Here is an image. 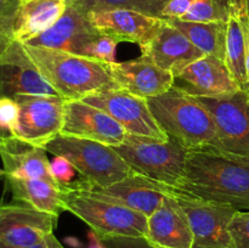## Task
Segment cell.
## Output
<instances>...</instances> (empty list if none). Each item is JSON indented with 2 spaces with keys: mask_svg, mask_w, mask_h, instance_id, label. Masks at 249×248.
I'll use <instances>...</instances> for the list:
<instances>
[{
  "mask_svg": "<svg viewBox=\"0 0 249 248\" xmlns=\"http://www.w3.org/2000/svg\"><path fill=\"white\" fill-rule=\"evenodd\" d=\"M68 1V4H70V2H73V1H75V0H67Z\"/></svg>",
  "mask_w": 249,
  "mask_h": 248,
  "instance_id": "b9f144b4",
  "label": "cell"
},
{
  "mask_svg": "<svg viewBox=\"0 0 249 248\" xmlns=\"http://www.w3.org/2000/svg\"><path fill=\"white\" fill-rule=\"evenodd\" d=\"M170 0H75L70 2L83 11L84 14L90 11L109 9H128L152 17H160L163 9Z\"/></svg>",
  "mask_w": 249,
  "mask_h": 248,
  "instance_id": "484cf974",
  "label": "cell"
},
{
  "mask_svg": "<svg viewBox=\"0 0 249 248\" xmlns=\"http://www.w3.org/2000/svg\"><path fill=\"white\" fill-rule=\"evenodd\" d=\"M246 9L247 7L243 6L231 14L226 29L225 63L241 89H249L247 72H246L245 33L241 21V14Z\"/></svg>",
  "mask_w": 249,
  "mask_h": 248,
  "instance_id": "d4e9b609",
  "label": "cell"
},
{
  "mask_svg": "<svg viewBox=\"0 0 249 248\" xmlns=\"http://www.w3.org/2000/svg\"><path fill=\"white\" fill-rule=\"evenodd\" d=\"M233 248H249V212L237 211L229 224Z\"/></svg>",
  "mask_w": 249,
  "mask_h": 248,
  "instance_id": "f546056e",
  "label": "cell"
},
{
  "mask_svg": "<svg viewBox=\"0 0 249 248\" xmlns=\"http://www.w3.org/2000/svg\"><path fill=\"white\" fill-rule=\"evenodd\" d=\"M174 189L249 211V162L219 151H189L184 175Z\"/></svg>",
  "mask_w": 249,
  "mask_h": 248,
  "instance_id": "6da1fadb",
  "label": "cell"
},
{
  "mask_svg": "<svg viewBox=\"0 0 249 248\" xmlns=\"http://www.w3.org/2000/svg\"><path fill=\"white\" fill-rule=\"evenodd\" d=\"M108 248H157L146 237H101Z\"/></svg>",
  "mask_w": 249,
  "mask_h": 248,
  "instance_id": "1f68e13d",
  "label": "cell"
},
{
  "mask_svg": "<svg viewBox=\"0 0 249 248\" xmlns=\"http://www.w3.org/2000/svg\"><path fill=\"white\" fill-rule=\"evenodd\" d=\"M77 170L67 158L62 156H55L50 162V174L56 184L62 189H67L74 181V175Z\"/></svg>",
  "mask_w": 249,
  "mask_h": 248,
  "instance_id": "4dcf8cb0",
  "label": "cell"
},
{
  "mask_svg": "<svg viewBox=\"0 0 249 248\" xmlns=\"http://www.w3.org/2000/svg\"><path fill=\"white\" fill-rule=\"evenodd\" d=\"M44 148L53 156L67 158L80 179L92 186H109L135 173L112 146L96 141L60 134Z\"/></svg>",
  "mask_w": 249,
  "mask_h": 248,
  "instance_id": "277c9868",
  "label": "cell"
},
{
  "mask_svg": "<svg viewBox=\"0 0 249 248\" xmlns=\"http://www.w3.org/2000/svg\"><path fill=\"white\" fill-rule=\"evenodd\" d=\"M46 246H48V248H65L57 240V237L53 235V232L46 237Z\"/></svg>",
  "mask_w": 249,
  "mask_h": 248,
  "instance_id": "74e56055",
  "label": "cell"
},
{
  "mask_svg": "<svg viewBox=\"0 0 249 248\" xmlns=\"http://www.w3.org/2000/svg\"><path fill=\"white\" fill-rule=\"evenodd\" d=\"M57 95L31 61L23 44L15 40L0 56V97Z\"/></svg>",
  "mask_w": 249,
  "mask_h": 248,
  "instance_id": "2e32d148",
  "label": "cell"
},
{
  "mask_svg": "<svg viewBox=\"0 0 249 248\" xmlns=\"http://www.w3.org/2000/svg\"><path fill=\"white\" fill-rule=\"evenodd\" d=\"M66 211L90 226L100 237H146L148 218L140 212L65 189Z\"/></svg>",
  "mask_w": 249,
  "mask_h": 248,
  "instance_id": "8992f818",
  "label": "cell"
},
{
  "mask_svg": "<svg viewBox=\"0 0 249 248\" xmlns=\"http://www.w3.org/2000/svg\"><path fill=\"white\" fill-rule=\"evenodd\" d=\"M19 107L15 99L0 97V136L14 138L18 122Z\"/></svg>",
  "mask_w": 249,
  "mask_h": 248,
  "instance_id": "f1b7e54d",
  "label": "cell"
},
{
  "mask_svg": "<svg viewBox=\"0 0 249 248\" xmlns=\"http://www.w3.org/2000/svg\"><path fill=\"white\" fill-rule=\"evenodd\" d=\"M46 153L43 147L32 146L16 138H5L0 145V158L2 162L0 177L45 179L55 182L50 174V160Z\"/></svg>",
  "mask_w": 249,
  "mask_h": 248,
  "instance_id": "44dd1931",
  "label": "cell"
},
{
  "mask_svg": "<svg viewBox=\"0 0 249 248\" xmlns=\"http://www.w3.org/2000/svg\"><path fill=\"white\" fill-rule=\"evenodd\" d=\"M211 112L225 155L249 162V89L220 97H197Z\"/></svg>",
  "mask_w": 249,
  "mask_h": 248,
  "instance_id": "ba28073f",
  "label": "cell"
},
{
  "mask_svg": "<svg viewBox=\"0 0 249 248\" xmlns=\"http://www.w3.org/2000/svg\"><path fill=\"white\" fill-rule=\"evenodd\" d=\"M14 17L0 19V56L9 49L15 41L14 38Z\"/></svg>",
  "mask_w": 249,
  "mask_h": 248,
  "instance_id": "836d02e7",
  "label": "cell"
},
{
  "mask_svg": "<svg viewBox=\"0 0 249 248\" xmlns=\"http://www.w3.org/2000/svg\"><path fill=\"white\" fill-rule=\"evenodd\" d=\"M2 140H4V139H2L1 136H0V145H1V143H2Z\"/></svg>",
  "mask_w": 249,
  "mask_h": 248,
  "instance_id": "60d3db41",
  "label": "cell"
},
{
  "mask_svg": "<svg viewBox=\"0 0 249 248\" xmlns=\"http://www.w3.org/2000/svg\"><path fill=\"white\" fill-rule=\"evenodd\" d=\"M61 135L96 141L114 147L125 141L128 131L97 107L84 101H66Z\"/></svg>",
  "mask_w": 249,
  "mask_h": 248,
  "instance_id": "4fadbf2b",
  "label": "cell"
},
{
  "mask_svg": "<svg viewBox=\"0 0 249 248\" xmlns=\"http://www.w3.org/2000/svg\"><path fill=\"white\" fill-rule=\"evenodd\" d=\"M57 220L58 215L19 202L0 204V247L28 248L39 245L53 232Z\"/></svg>",
  "mask_w": 249,
  "mask_h": 248,
  "instance_id": "7c38bea8",
  "label": "cell"
},
{
  "mask_svg": "<svg viewBox=\"0 0 249 248\" xmlns=\"http://www.w3.org/2000/svg\"><path fill=\"white\" fill-rule=\"evenodd\" d=\"M82 101L106 112L118 122L128 134L160 141L169 140L153 117L147 99L117 88L92 94Z\"/></svg>",
  "mask_w": 249,
  "mask_h": 248,
  "instance_id": "30bf717a",
  "label": "cell"
},
{
  "mask_svg": "<svg viewBox=\"0 0 249 248\" xmlns=\"http://www.w3.org/2000/svg\"><path fill=\"white\" fill-rule=\"evenodd\" d=\"M99 35L100 33L90 23L87 14L68 4L65 14L53 27L26 44L31 46L58 49L84 56L89 44Z\"/></svg>",
  "mask_w": 249,
  "mask_h": 248,
  "instance_id": "d6986e66",
  "label": "cell"
},
{
  "mask_svg": "<svg viewBox=\"0 0 249 248\" xmlns=\"http://www.w3.org/2000/svg\"><path fill=\"white\" fill-rule=\"evenodd\" d=\"M113 148L134 172L172 187L181 180L189 153L173 139L160 141L133 134H128L125 141Z\"/></svg>",
  "mask_w": 249,
  "mask_h": 248,
  "instance_id": "5b68a950",
  "label": "cell"
},
{
  "mask_svg": "<svg viewBox=\"0 0 249 248\" xmlns=\"http://www.w3.org/2000/svg\"><path fill=\"white\" fill-rule=\"evenodd\" d=\"M0 248H5V247H0ZM28 248H48V246H46V238H45V241H44V242L39 243V245L33 246V247H28Z\"/></svg>",
  "mask_w": 249,
  "mask_h": 248,
  "instance_id": "f35d334b",
  "label": "cell"
},
{
  "mask_svg": "<svg viewBox=\"0 0 249 248\" xmlns=\"http://www.w3.org/2000/svg\"><path fill=\"white\" fill-rule=\"evenodd\" d=\"M19 107L14 138L36 147H45L60 135L66 101L58 95H21L15 99Z\"/></svg>",
  "mask_w": 249,
  "mask_h": 248,
  "instance_id": "9c48e42d",
  "label": "cell"
},
{
  "mask_svg": "<svg viewBox=\"0 0 249 248\" xmlns=\"http://www.w3.org/2000/svg\"><path fill=\"white\" fill-rule=\"evenodd\" d=\"M187 36L206 55L225 61L228 22H190L180 18L167 19Z\"/></svg>",
  "mask_w": 249,
  "mask_h": 248,
  "instance_id": "cb8c5ba5",
  "label": "cell"
},
{
  "mask_svg": "<svg viewBox=\"0 0 249 248\" xmlns=\"http://www.w3.org/2000/svg\"><path fill=\"white\" fill-rule=\"evenodd\" d=\"M67 7V0H19L14 19L15 40L28 43L53 27Z\"/></svg>",
  "mask_w": 249,
  "mask_h": 248,
  "instance_id": "7402d4cb",
  "label": "cell"
},
{
  "mask_svg": "<svg viewBox=\"0 0 249 248\" xmlns=\"http://www.w3.org/2000/svg\"><path fill=\"white\" fill-rule=\"evenodd\" d=\"M88 248H108V247L105 245L102 238L100 237L94 230L90 229V231L88 232Z\"/></svg>",
  "mask_w": 249,
  "mask_h": 248,
  "instance_id": "8d00e7d4",
  "label": "cell"
},
{
  "mask_svg": "<svg viewBox=\"0 0 249 248\" xmlns=\"http://www.w3.org/2000/svg\"><path fill=\"white\" fill-rule=\"evenodd\" d=\"M173 87L196 97H220L241 89L225 61L204 55L174 77Z\"/></svg>",
  "mask_w": 249,
  "mask_h": 248,
  "instance_id": "9a60e30c",
  "label": "cell"
},
{
  "mask_svg": "<svg viewBox=\"0 0 249 248\" xmlns=\"http://www.w3.org/2000/svg\"><path fill=\"white\" fill-rule=\"evenodd\" d=\"M14 201L44 213L58 215L66 212L65 189L45 179H18L2 177Z\"/></svg>",
  "mask_w": 249,
  "mask_h": 248,
  "instance_id": "603a6c76",
  "label": "cell"
},
{
  "mask_svg": "<svg viewBox=\"0 0 249 248\" xmlns=\"http://www.w3.org/2000/svg\"><path fill=\"white\" fill-rule=\"evenodd\" d=\"M33 65L65 101H82L105 90L119 88L104 63L58 49L23 44Z\"/></svg>",
  "mask_w": 249,
  "mask_h": 248,
  "instance_id": "7a4b0ae2",
  "label": "cell"
},
{
  "mask_svg": "<svg viewBox=\"0 0 249 248\" xmlns=\"http://www.w3.org/2000/svg\"><path fill=\"white\" fill-rule=\"evenodd\" d=\"M118 41L109 36L100 34L89 44L84 53V57L99 61L102 63L116 62V51Z\"/></svg>",
  "mask_w": 249,
  "mask_h": 248,
  "instance_id": "83f0119b",
  "label": "cell"
},
{
  "mask_svg": "<svg viewBox=\"0 0 249 248\" xmlns=\"http://www.w3.org/2000/svg\"><path fill=\"white\" fill-rule=\"evenodd\" d=\"M157 248H160V247H157Z\"/></svg>",
  "mask_w": 249,
  "mask_h": 248,
  "instance_id": "7bdbcfd3",
  "label": "cell"
},
{
  "mask_svg": "<svg viewBox=\"0 0 249 248\" xmlns=\"http://www.w3.org/2000/svg\"><path fill=\"white\" fill-rule=\"evenodd\" d=\"M146 238L156 247L192 248L194 236L189 219L172 195L167 194L160 208L148 216Z\"/></svg>",
  "mask_w": 249,
  "mask_h": 248,
  "instance_id": "ffe728a7",
  "label": "cell"
},
{
  "mask_svg": "<svg viewBox=\"0 0 249 248\" xmlns=\"http://www.w3.org/2000/svg\"><path fill=\"white\" fill-rule=\"evenodd\" d=\"M19 0H0V19L14 17Z\"/></svg>",
  "mask_w": 249,
  "mask_h": 248,
  "instance_id": "d590c367",
  "label": "cell"
},
{
  "mask_svg": "<svg viewBox=\"0 0 249 248\" xmlns=\"http://www.w3.org/2000/svg\"><path fill=\"white\" fill-rule=\"evenodd\" d=\"M246 7H247V12L249 15V0H246Z\"/></svg>",
  "mask_w": 249,
  "mask_h": 248,
  "instance_id": "ab89813d",
  "label": "cell"
},
{
  "mask_svg": "<svg viewBox=\"0 0 249 248\" xmlns=\"http://www.w3.org/2000/svg\"><path fill=\"white\" fill-rule=\"evenodd\" d=\"M196 0H170L163 9L160 17L164 19L182 18Z\"/></svg>",
  "mask_w": 249,
  "mask_h": 248,
  "instance_id": "d6a6232c",
  "label": "cell"
},
{
  "mask_svg": "<svg viewBox=\"0 0 249 248\" xmlns=\"http://www.w3.org/2000/svg\"><path fill=\"white\" fill-rule=\"evenodd\" d=\"M246 6V0H196L182 18L190 22H228L231 14Z\"/></svg>",
  "mask_w": 249,
  "mask_h": 248,
  "instance_id": "4316f807",
  "label": "cell"
},
{
  "mask_svg": "<svg viewBox=\"0 0 249 248\" xmlns=\"http://www.w3.org/2000/svg\"><path fill=\"white\" fill-rule=\"evenodd\" d=\"M147 102L168 138L189 151L224 153L213 117L196 96L173 87L160 96L147 99Z\"/></svg>",
  "mask_w": 249,
  "mask_h": 248,
  "instance_id": "3957f363",
  "label": "cell"
},
{
  "mask_svg": "<svg viewBox=\"0 0 249 248\" xmlns=\"http://www.w3.org/2000/svg\"><path fill=\"white\" fill-rule=\"evenodd\" d=\"M241 21L245 33V48H246V72H247V80L249 84V15L247 9L241 14Z\"/></svg>",
  "mask_w": 249,
  "mask_h": 248,
  "instance_id": "e575fe53",
  "label": "cell"
},
{
  "mask_svg": "<svg viewBox=\"0 0 249 248\" xmlns=\"http://www.w3.org/2000/svg\"><path fill=\"white\" fill-rule=\"evenodd\" d=\"M104 66L119 88L143 99L160 96L174 85L172 72L141 57L125 62L104 63Z\"/></svg>",
  "mask_w": 249,
  "mask_h": 248,
  "instance_id": "ac0fdd59",
  "label": "cell"
},
{
  "mask_svg": "<svg viewBox=\"0 0 249 248\" xmlns=\"http://www.w3.org/2000/svg\"><path fill=\"white\" fill-rule=\"evenodd\" d=\"M67 189H73L102 201L121 204L140 212L147 218L160 208L167 196L160 182L147 179L138 173H133L122 181L106 187L92 186L79 177Z\"/></svg>",
  "mask_w": 249,
  "mask_h": 248,
  "instance_id": "8fae6325",
  "label": "cell"
},
{
  "mask_svg": "<svg viewBox=\"0 0 249 248\" xmlns=\"http://www.w3.org/2000/svg\"><path fill=\"white\" fill-rule=\"evenodd\" d=\"M87 17L102 35L109 36L118 43H135L139 48H143L152 41L164 22V18L128 9L90 11L87 12Z\"/></svg>",
  "mask_w": 249,
  "mask_h": 248,
  "instance_id": "5bb4252c",
  "label": "cell"
},
{
  "mask_svg": "<svg viewBox=\"0 0 249 248\" xmlns=\"http://www.w3.org/2000/svg\"><path fill=\"white\" fill-rule=\"evenodd\" d=\"M141 58L177 75L206 53L187 39L182 32L164 19L157 35L143 48Z\"/></svg>",
  "mask_w": 249,
  "mask_h": 248,
  "instance_id": "e0dca14e",
  "label": "cell"
},
{
  "mask_svg": "<svg viewBox=\"0 0 249 248\" xmlns=\"http://www.w3.org/2000/svg\"><path fill=\"white\" fill-rule=\"evenodd\" d=\"M160 184L163 191L172 195L186 213L194 236L192 248H233L229 224L238 209L229 204L197 198Z\"/></svg>",
  "mask_w": 249,
  "mask_h": 248,
  "instance_id": "52a82bcc",
  "label": "cell"
}]
</instances>
